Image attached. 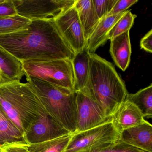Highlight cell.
Instances as JSON below:
<instances>
[{"mask_svg":"<svg viewBox=\"0 0 152 152\" xmlns=\"http://www.w3.org/2000/svg\"><path fill=\"white\" fill-rule=\"evenodd\" d=\"M125 12L100 19L96 27L86 40V48L90 53H95L99 47L105 43L109 31Z\"/></svg>","mask_w":152,"mask_h":152,"instance_id":"14","label":"cell"},{"mask_svg":"<svg viewBox=\"0 0 152 152\" xmlns=\"http://www.w3.org/2000/svg\"><path fill=\"white\" fill-rule=\"evenodd\" d=\"M121 132L109 121L90 129L72 134L64 152H90L111 146L120 140Z\"/></svg>","mask_w":152,"mask_h":152,"instance_id":"6","label":"cell"},{"mask_svg":"<svg viewBox=\"0 0 152 152\" xmlns=\"http://www.w3.org/2000/svg\"><path fill=\"white\" fill-rule=\"evenodd\" d=\"M31 22V20L18 15L0 18V35L10 34L23 30Z\"/></svg>","mask_w":152,"mask_h":152,"instance_id":"21","label":"cell"},{"mask_svg":"<svg viewBox=\"0 0 152 152\" xmlns=\"http://www.w3.org/2000/svg\"><path fill=\"white\" fill-rule=\"evenodd\" d=\"M120 140L146 152H152V125L146 122L121 132Z\"/></svg>","mask_w":152,"mask_h":152,"instance_id":"11","label":"cell"},{"mask_svg":"<svg viewBox=\"0 0 152 152\" xmlns=\"http://www.w3.org/2000/svg\"><path fill=\"white\" fill-rule=\"evenodd\" d=\"M4 83V81H3V80H2L1 76V75H0V84H2V83Z\"/></svg>","mask_w":152,"mask_h":152,"instance_id":"29","label":"cell"},{"mask_svg":"<svg viewBox=\"0 0 152 152\" xmlns=\"http://www.w3.org/2000/svg\"><path fill=\"white\" fill-rule=\"evenodd\" d=\"M138 1L137 0H117L112 10L106 17L115 15L125 12L130 7Z\"/></svg>","mask_w":152,"mask_h":152,"instance_id":"25","label":"cell"},{"mask_svg":"<svg viewBox=\"0 0 152 152\" xmlns=\"http://www.w3.org/2000/svg\"><path fill=\"white\" fill-rule=\"evenodd\" d=\"M64 39L75 54L86 47V39L74 6L67 9L54 19Z\"/></svg>","mask_w":152,"mask_h":152,"instance_id":"8","label":"cell"},{"mask_svg":"<svg viewBox=\"0 0 152 152\" xmlns=\"http://www.w3.org/2000/svg\"><path fill=\"white\" fill-rule=\"evenodd\" d=\"M18 15L32 20H54L75 0H13Z\"/></svg>","mask_w":152,"mask_h":152,"instance_id":"7","label":"cell"},{"mask_svg":"<svg viewBox=\"0 0 152 152\" xmlns=\"http://www.w3.org/2000/svg\"><path fill=\"white\" fill-rule=\"evenodd\" d=\"M0 107L24 134L46 111L31 85L19 81L0 84Z\"/></svg>","mask_w":152,"mask_h":152,"instance_id":"3","label":"cell"},{"mask_svg":"<svg viewBox=\"0 0 152 152\" xmlns=\"http://www.w3.org/2000/svg\"><path fill=\"white\" fill-rule=\"evenodd\" d=\"M18 15L13 0H3L0 2V18H6Z\"/></svg>","mask_w":152,"mask_h":152,"instance_id":"26","label":"cell"},{"mask_svg":"<svg viewBox=\"0 0 152 152\" xmlns=\"http://www.w3.org/2000/svg\"><path fill=\"white\" fill-rule=\"evenodd\" d=\"M0 152H30L26 143H15L0 147Z\"/></svg>","mask_w":152,"mask_h":152,"instance_id":"27","label":"cell"},{"mask_svg":"<svg viewBox=\"0 0 152 152\" xmlns=\"http://www.w3.org/2000/svg\"><path fill=\"white\" fill-rule=\"evenodd\" d=\"M110 53L116 66L124 72L130 63L132 49L129 31L112 38Z\"/></svg>","mask_w":152,"mask_h":152,"instance_id":"13","label":"cell"},{"mask_svg":"<svg viewBox=\"0 0 152 152\" xmlns=\"http://www.w3.org/2000/svg\"><path fill=\"white\" fill-rule=\"evenodd\" d=\"M137 15L129 10H127L124 15L115 23L110 30L107 36V40L129 31L134 23Z\"/></svg>","mask_w":152,"mask_h":152,"instance_id":"22","label":"cell"},{"mask_svg":"<svg viewBox=\"0 0 152 152\" xmlns=\"http://www.w3.org/2000/svg\"><path fill=\"white\" fill-rule=\"evenodd\" d=\"M117 0H92L95 11L99 19L107 15Z\"/></svg>","mask_w":152,"mask_h":152,"instance_id":"23","label":"cell"},{"mask_svg":"<svg viewBox=\"0 0 152 152\" xmlns=\"http://www.w3.org/2000/svg\"><path fill=\"white\" fill-rule=\"evenodd\" d=\"M90 152H146L119 140L117 143L104 149Z\"/></svg>","mask_w":152,"mask_h":152,"instance_id":"24","label":"cell"},{"mask_svg":"<svg viewBox=\"0 0 152 152\" xmlns=\"http://www.w3.org/2000/svg\"><path fill=\"white\" fill-rule=\"evenodd\" d=\"M26 75L73 91V70L69 59L35 60L22 62Z\"/></svg>","mask_w":152,"mask_h":152,"instance_id":"5","label":"cell"},{"mask_svg":"<svg viewBox=\"0 0 152 152\" xmlns=\"http://www.w3.org/2000/svg\"><path fill=\"white\" fill-rule=\"evenodd\" d=\"M71 134L60 126L46 111L39 115L24 133L26 143L28 145L52 140Z\"/></svg>","mask_w":152,"mask_h":152,"instance_id":"10","label":"cell"},{"mask_svg":"<svg viewBox=\"0 0 152 152\" xmlns=\"http://www.w3.org/2000/svg\"><path fill=\"white\" fill-rule=\"evenodd\" d=\"M89 60L88 80L82 92L95 101L107 118H112L126 99L125 83L112 63L90 52Z\"/></svg>","mask_w":152,"mask_h":152,"instance_id":"2","label":"cell"},{"mask_svg":"<svg viewBox=\"0 0 152 152\" xmlns=\"http://www.w3.org/2000/svg\"><path fill=\"white\" fill-rule=\"evenodd\" d=\"M89 52L86 47L76 53L72 60L74 92L83 91L87 86L89 74Z\"/></svg>","mask_w":152,"mask_h":152,"instance_id":"16","label":"cell"},{"mask_svg":"<svg viewBox=\"0 0 152 152\" xmlns=\"http://www.w3.org/2000/svg\"><path fill=\"white\" fill-rule=\"evenodd\" d=\"M140 48L149 53L152 52V30L148 32L141 39L140 42Z\"/></svg>","mask_w":152,"mask_h":152,"instance_id":"28","label":"cell"},{"mask_svg":"<svg viewBox=\"0 0 152 152\" xmlns=\"http://www.w3.org/2000/svg\"><path fill=\"white\" fill-rule=\"evenodd\" d=\"M47 113L58 124L73 134L76 131L75 92L26 75Z\"/></svg>","mask_w":152,"mask_h":152,"instance_id":"4","label":"cell"},{"mask_svg":"<svg viewBox=\"0 0 152 152\" xmlns=\"http://www.w3.org/2000/svg\"><path fill=\"white\" fill-rule=\"evenodd\" d=\"M15 143H26L24 134L10 120L0 107V147Z\"/></svg>","mask_w":152,"mask_h":152,"instance_id":"18","label":"cell"},{"mask_svg":"<svg viewBox=\"0 0 152 152\" xmlns=\"http://www.w3.org/2000/svg\"><path fill=\"white\" fill-rule=\"evenodd\" d=\"M72 134L52 140L29 145L30 152H64L71 139Z\"/></svg>","mask_w":152,"mask_h":152,"instance_id":"20","label":"cell"},{"mask_svg":"<svg viewBox=\"0 0 152 152\" xmlns=\"http://www.w3.org/2000/svg\"><path fill=\"white\" fill-rule=\"evenodd\" d=\"M0 46L22 62L72 60L75 54L62 37L54 20H32L23 30L0 35Z\"/></svg>","mask_w":152,"mask_h":152,"instance_id":"1","label":"cell"},{"mask_svg":"<svg viewBox=\"0 0 152 152\" xmlns=\"http://www.w3.org/2000/svg\"><path fill=\"white\" fill-rule=\"evenodd\" d=\"M126 99L134 104L140 110L144 117L152 118V84L134 94L128 93Z\"/></svg>","mask_w":152,"mask_h":152,"instance_id":"19","label":"cell"},{"mask_svg":"<svg viewBox=\"0 0 152 152\" xmlns=\"http://www.w3.org/2000/svg\"><path fill=\"white\" fill-rule=\"evenodd\" d=\"M24 75L23 63L0 46V75L4 83L20 81Z\"/></svg>","mask_w":152,"mask_h":152,"instance_id":"15","label":"cell"},{"mask_svg":"<svg viewBox=\"0 0 152 152\" xmlns=\"http://www.w3.org/2000/svg\"><path fill=\"white\" fill-rule=\"evenodd\" d=\"M75 93L76 121L74 133L95 128L112 120V118L105 116L99 106L87 94L82 91Z\"/></svg>","mask_w":152,"mask_h":152,"instance_id":"9","label":"cell"},{"mask_svg":"<svg viewBox=\"0 0 152 152\" xmlns=\"http://www.w3.org/2000/svg\"><path fill=\"white\" fill-rule=\"evenodd\" d=\"M3 1V0H0V2H2V1Z\"/></svg>","mask_w":152,"mask_h":152,"instance_id":"30","label":"cell"},{"mask_svg":"<svg viewBox=\"0 0 152 152\" xmlns=\"http://www.w3.org/2000/svg\"><path fill=\"white\" fill-rule=\"evenodd\" d=\"M75 8L77 10L84 37L87 40L99 23L92 0H75Z\"/></svg>","mask_w":152,"mask_h":152,"instance_id":"17","label":"cell"},{"mask_svg":"<svg viewBox=\"0 0 152 152\" xmlns=\"http://www.w3.org/2000/svg\"><path fill=\"white\" fill-rule=\"evenodd\" d=\"M112 121L120 132L146 122L140 110L126 99L113 115Z\"/></svg>","mask_w":152,"mask_h":152,"instance_id":"12","label":"cell"}]
</instances>
